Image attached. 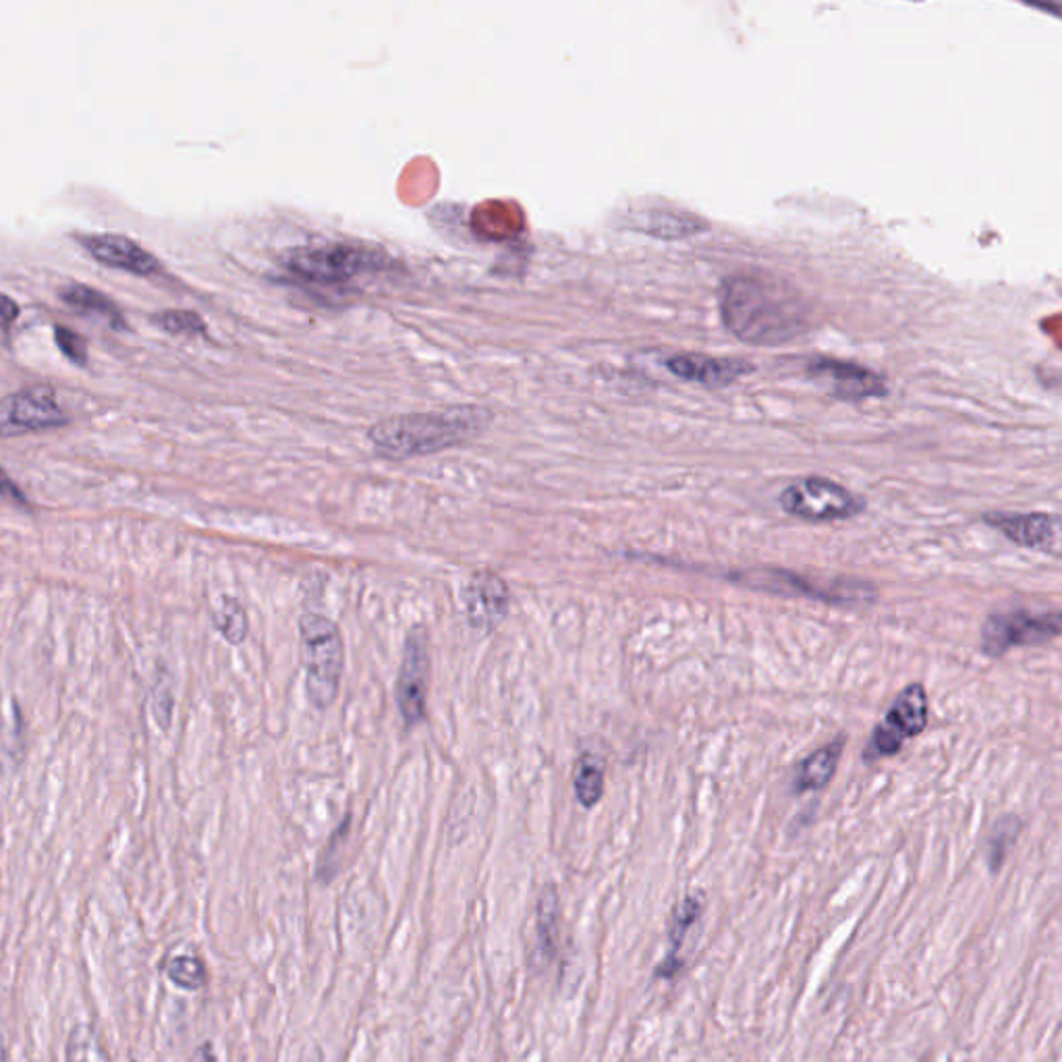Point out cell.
Here are the masks:
<instances>
[{"instance_id":"obj_1","label":"cell","mask_w":1062,"mask_h":1062,"mask_svg":"<svg viewBox=\"0 0 1062 1062\" xmlns=\"http://www.w3.org/2000/svg\"><path fill=\"white\" fill-rule=\"evenodd\" d=\"M724 328L750 345L776 347L810 328V311L788 285L762 275H735L721 289Z\"/></svg>"},{"instance_id":"obj_2","label":"cell","mask_w":1062,"mask_h":1062,"mask_svg":"<svg viewBox=\"0 0 1062 1062\" xmlns=\"http://www.w3.org/2000/svg\"><path fill=\"white\" fill-rule=\"evenodd\" d=\"M493 414L463 405L443 411L380 419L368 431L374 450L385 459H411L457 447L486 430Z\"/></svg>"},{"instance_id":"obj_3","label":"cell","mask_w":1062,"mask_h":1062,"mask_svg":"<svg viewBox=\"0 0 1062 1062\" xmlns=\"http://www.w3.org/2000/svg\"><path fill=\"white\" fill-rule=\"evenodd\" d=\"M299 646L309 702L314 708H330L339 693L345 664V646L337 623L318 613H306L299 621Z\"/></svg>"},{"instance_id":"obj_4","label":"cell","mask_w":1062,"mask_h":1062,"mask_svg":"<svg viewBox=\"0 0 1062 1062\" xmlns=\"http://www.w3.org/2000/svg\"><path fill=\"white\" fill-rule=\"evenodd\" d=\"M781 507L791 517L812 524L826 522H845L862 515L865 510V500L862 496L851 493L845 486L828 478L810 476L795 479L788 484L781 498Z\"/></svg>"},{"instance_id":"obj_5","label":"cell","mask_w":1062,"mask_h":1062,"mask_svg":"<svg viewBox=\"0 0 1062 1062\" xmlns=\"http://www.w3.org/2000/svg\"><path fill=\"white\" fill-rule=\"evenodd\" d=\"M927 714H930V702H927L924 685L911 683L894 697L882 723L874 728L863 757L872 762V760L899 754L905 741L924 733L927 726Z\"/></svg>"},{"instance_id":"obj_6","label":"cell","mask_w":1062,"mask_h":1062,"mask_svg":"<svg viewBox=\"0 0 1062 1062\" xmlns=\"http://www.w3.org/2000/svg\"><path fill=\"white\" fill-rule=\"evenodd\" d=\"M1061 613L1033 615L1025 608L987 616L982 629V652L990 658H1001L1013 647L1042 646L1061 635Z\"/></svg>"},{"instance_id":"obj_7","label":"cell","mask_w":1062,"mask_h":1062,"mask_svg":"<svg viewBox=\"0 0 1062 1062\" xmlns=\"http://www.w3.org/2000/svg\"><path fill=\"white\" fill-rule=\"evenodd\" d=\"M430 677V635L424 625H416L407 633L397 678V706L405 728H414L426 718Z\"/></svg>"},{"instance_id":"obj_8","label":"cell","mask_w":1062,"mask_h":1062,"mask_svg":"<svg viewBox=\"0 0 1062 1062\" xmlns=\"http://www.w3.org/2000/svg\"><path fill=\"white\" fill-rule=\"evenodd\" d=\"M374 266V251L349 244L301 247L295 249L287 260V270L291 275L318 285H337Z\"/></svg>"},{"instance_id":"obj_9","label":"cell","mask_w":1062,"mask_h":1062,"mask_svg":"<svg viewBox=\"0 0 1062 1062\" xmlns=\"http://www.w3.org/2000/svg\"><path fill=\"white\" fill-rule=\"evenodd\" d=\"M69 421L50 385L23 386L0 399V438L61 428Z\"/></svg>"},{"instance_id":"obj_10","label":"cell","mask_w":1062,"mask_h":1062,"mask_svg":"<svg viewBox=\"0 0 1062 1062\" xmlns=\"http://www.w3.org/2000/svg\"><path fill=\"white\" fill-rule=\"evenodd\" d=\"M461 602L472 629L493 633L507 618L510 592L505 579L494 570H476L463 584Z\"/></svg>"},{"instance_id":"obj_11","label":"cell","mask_w":1062,"mask_h":1062,"mask_svg":"<svg viewBox=\"0 0 1062 1062\" xmlns=\"http://www.w3.org/2000/svg\"><path fill=\"white\" fill-rule=\"evenodd\" d=\"M984 524L1021 548L1056 553L1059 519L1050 513H985Z\"/></svg>"},{"instance_id":"obj_12","label":"cell","mask_w":1062,"mask_h":1062,"mask_svg":"<svg viewBox=\"0 0 1062 1062\" xmlns=\"http://www.w3.org/2000/svg\"><path fill=\"white\" fill-rule=\"evenodd\" d=\"M86 251L98 262L107 264L110 268H121L139 277H150L160 270V262L150 251H146L138 241L117 235V232H93V235H76Z\"/></svg>"},{"instance_id":"obj_13","label":"cell","mask_w":1062,"mask_h":1062,"mask_svg":"<svg viewBox=\"0 0 1062 1062\" xmlns=\"http://www.w3.org/2000/svg\"><path fill=\"white\" fill-rule=\"evenodd\" d=\"M728 582L733 584L745 585L757 592H768L776 596H800V598H812V601L843 602L845 596H841V589H832L826 585H817L797 573L783 569H750L733 570L726 575Z\"/></svg>"},{"instance_id":"obj_14","label":"cell","mask_w":1062,"mask_h":1062,"mask_svg":"<svg viewBox=\"0 0 1062 1062\" xmlns=\"http://www.w3.org/2000/svg\"><path fill=\"white\" fill-rule=\"evenodd\" d=\"M810 376L816 380H828L832 395L838 399L862 400L882 397L886 393L884 380L867 368L845 364L836 359H820L810 366Z\"/></svg>"},{"instance_id":"obj_15","label":"cell","mask_w":1062,"mask_h":1062,"mask_svg":"<svg viewBox=\"0 0 1062 1062\" xmlns=\"http://www.w3.org/2000/svg\"><path fill=\"white\" fill-rule=\"evenodd\" d=\"M747 366L743 361H731V359H718V357L695 354L673 355L666 361V368L678 378L692 380L697 385L709 386V388H718V386L735 383L740 376L750 371Z\"/></svg>"},{"instance_id":"obj_16","label":"cell","mask_w":1062,"mask_h":1062,"mask_svg":"<svg viewBox=\"0 0 1062 1062\" xmlns=\"http://www.w3.org/2000/svg\"><path fill=\"white\" fill-rule=\"evenodd\" d=\"M702 913H704V896L702 894H687L675 907L673 917H671V925H668V934H666L668 951L663 956V961L658 963V967L654 970L656 980L673 982L681 970L685 967V963L681 959V949L685 944L689 930L702 917Z\"/></svg>"},{"instance_id":"obj_17","label":"cell","mask_w":1062,"mask_h":1062,"mask_svg":"<svg viewBox=\"0 0 1062 1062\" xmlns=\"http://www.w3.org/2000/svg\"><path fill=\"white\" fill-rule=\"evenodd\" d=\"M843 750H845V737H838L816 750L814 754L807 755L793 776V783H791L793 793L803 795L810 791H822L828 785L834 778V772L838 768Z\"/></svg>"},{"instance_id":"obj_18","label":"cell","mask_w":1062,"mask_h":1062,"mask_svg":"<svg viewBox=\"0 0 1062 1062\" xmlns=\"http://www.w3.org/2000/svg\"><path fill=\"white\" fill-rule=\"evenodd\" d=\"M558 924H560V894L553 882L544 884L536 903V932L538 955L544 965H550L558 951Z\"/></svg>"},{"instance_id":"obj_19","label":"cell","mask_w":1062,"mask_h":1062,"mask_svg":"<svg viewBox=\"0 0 1062 1062\" xmlns=\"http://www.w3.org/2000/svg\"><path fill=\"white\" fill-rule=\"evenodd\" d=\"M64 1062H110L107 1044L92 1023H76L64 1042Z\"/></svg>"},{"instance_id":"obj_20","label":"cell","mask_w":1062,"mask_h":1062,"mask_svg":"<svg viewBox=\"0 0 1062 1062\" xmlns=\"http://www.w3.org/2000/svg\"><path fill=\"white\" fill-rule=\"evenodd\" d=\"M604 760L601 755L584 754L573 768L575 797L584 807H594L604 795Z\"/></svg>"},{"instance_id":"obj_21","label":"cell","mask_w":1062,"mask_h":1062,"mask_svg":"<svg viewBox=\"0 0 1062 1062\" xmlns=\"http://www.w3.org/2000/svg\"><path fill=\"white\" fill-rule=\"evenodd\" d=\"M61 299L64 304L81 309V311H98L100 316L108 318L115 328H117V326H125L121 309L117 308V304H115L108 295H105V292L96 291V289L88 287V285L71 282V285H67V287H62Z\"/></svg>"},{"instance_id":"obj_22","label":"cell","mask_w":1062,"mask_h":1062,"mask_svg":"<svg viewBox=\"0 0 1062 1062\" xmlns=\"http://www.w3.org/2000/svg\"><path fill=\"white\" fill-rule=\"evenodd\" d=\"M162 971L170 984L198 992L208 984V967L198 955H175L162 961Z\"/></svg>"},{"instance_id":"obj_23","label":"cell","mask_w":1062,"mask_h":1062,"mask_svg":"<svg viewBox=\"0 0 1062 1062\" xmlns=\"http://www.w3.org/2000/svg\"><path fill=\"white\" fill-rule=\"evenodd\" d=\"M212 621H215L216 632L232 646H239L246 642L249 625H247L246 611L239 601H235L231 596H222L212 615Z\"/></svg>"},{"instance_id":"obj_24","label":"cell","mask_w":1062,"mask_h":1062,"mask_svg":"<svg viewBox=\"0 0 1062 1062\" xmlns=\"http://www.w3.org/2000/svg\"><path fill=\"white\" fill-rule=\"evenodd\" d=\"M1021 820L1016 816H1006L1001 817L996 824H994V831L990 834V841H987V865H990V872H999L1002 867V863L1006 860L1009 855V848L1015 845L1016 836L1021 834Z\"/></svg>"},{"instance_id":"obj_25","label":"cell","mask_w":1062,"mask_h":1062,"mask_svg":"<svg viewBox=\"0 0 1062 1062\" xmlns=\"http://www.w3.org/2000/svg\"><path fill=\"white\" fill-rule=\"evenodd\" d=\"M152 322L170 335H201L206 330V324L200 316L196 311H186V309L160 311L152 316Z\"/></svg>"},{"instance_id":"obj_26","label":"cell","mask_w":1062,"mask_h":1062,"mask_svg":"<svg viewBox=\"0 0 1062 1062\" xmlns=\"http://www.w3.org/2000/svg\"><path fill=\"white\" fill-rule=\"evenodd\" d=\"M54 340L61 347L62 354L67 355L71 361H76L79 366H83L88 361V343L73 328L57 324L54 326Z\"/></svg>"},{"instance_id":"obj_27","label":"cell","mask_w":1062,"mask_h":1062,"mask_svg":"<svg viewBox=\"0 0 1062 1062\" xmlns=\"http://www.w3.org/2000/svg\"><path fill=\"white\" fill-rule=\"evenodd\" d=\"M152 714L160 728H169L172 718V689L169 677H160L152 689Z\"/></svg>"},{"instance_id":"obj_28","label":"cell","mask_w":1062,"mask_h":1062,"mask_svg":"<svg viewBox=\"0 0 1062 1062\" xmlns=\"http://www.w3.org/2000/svg\"><path fill=\"white\" fill-rule=\"evenodd\" d=\"M0 498L4 500H11L16 505H21V507H28L30 500L26 498V494L21 493V488L17 486L13 479L9 478V474L0 467Z\"/></svg>"},{"instance_id":"obj_29","label":"cell","mask_w":1062,"mask_h":1062,"mask_svg":"<svg viewBox=\"0 0 1062 1062\" xmlns=\"http://www.w3.org/2000/svg\"><path fill=\"white\" fill-rule=\"evenodd\" d=\"M17 316H19V306L9 295L0 292V320L4 324L13 322Z\"/></svg>"},{"instance_id":"obj_30","label":"cell","mask_w":1062,"mask_h":1062,"mask_svg":"<svg viewBox=\"0 0 1062 1062\" xmlns=\"http://www.w3.org/2000/svg\"><path fill=\"white\" fill-rule=\"evenodd\" d=\"M189 1062H218L215 1048H212L210 1042H204L201 1046L196 1048V1052L191 1054V1061Z\"/></svg>"},{"instance_id":"obj_31","label":"cell","mask_w":1062,"mask_h":1062,"mask_svg":"<svg viewBox=\"0 0 1062 1062\" xmlns=\"http://www.w3.org/2000/svg\"><path fill=\"white\" fill-rule=\"evenodd\" d=\"M0 1062H7V1050L2 1046V1040H0Z\"/></svg>"},{"instance_id":"obj_32","label":"cell","mask_w":1062,"mask_h":1062,"mask_svg":"<svg viewBox=\"0 0 1062 1062\" xmlns=\"http://www.w3.org/2000/svg\"><path fill=\"white\" fill-rule=\"evenodd\" d=\"M131 1062H141V1061H138V1059H131Z\"/></svg>"}]
</instances>
